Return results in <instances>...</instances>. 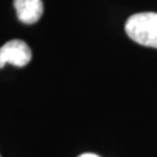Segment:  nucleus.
I'll return each instance as SVG.
<instances>
[{"label": "nucleus", "mask_w": 157, "mask_h": 157, "mask_svg": "<svg viewBox=\"0 0 157 157\" xmlns=\"http://www.w3.org/2000/svg\"><path fill=\"white\" fill-rule=\"evenodd\" d=\"M17 19L26 25L37 22L43 14L42 0H14Z\"/></svg>", "instance_id": "7ed1b4c3"}, {"label": "nucleus", "mask_w": 157, "mask_h": 157, "mask_svg": "<svg viewBox=\"0 0 157 157\" xmlns=\"http://www.w3.org/2000/svg\"><path fill=\"white\" fill-rule=\"evenodd\" d=\"M0 157H1V156H0Z\"/></svg>", "instance_id": "39448f33"}, {"label": "nucleus", "mask_w": 157, "mask_h": 157, "mask_svg": "<svg viewBox=\"0 0 157 157\" xmlns=\"http://www.w3.org/2000/svg\"><path fill=\"white\" fill-rule=\"evenodd\" d=\"M78 157H99L98 155H95V154H91V152H86V154H82V155H79Z\"/></svg>", "instance_id": "20e7f679"}, {"label": "nucleus", "mask_w": 157, "mask_h": 157, "mask_svg": "<svg viewBox=\"0 0 157 157\" xmlns=\"http://www.w3.org/2000/svg\"><path fill=\"white\" fill-rule=\"evenodd\" d=\"M124 30L134 42L157 49V13L143 12L132 15L126 21Z\"/></svg>", "instance_id": "f257e3e1"}, {"label": "nucleus", "mask_w": 157, "mask_h": 157, "mask_svg": "<svg viewBox=\"0 0 157 157\" xmlns=\"http://www.w3.org/2000/svg\"><path fill=\"white\" fill-rule=\"evenodd\" d=\"M32 59V50L22 40H11L0 47V69L6 64L14 67H26Z\"/></svg>", "instance_id": "f03ea898"}]
</instances>
